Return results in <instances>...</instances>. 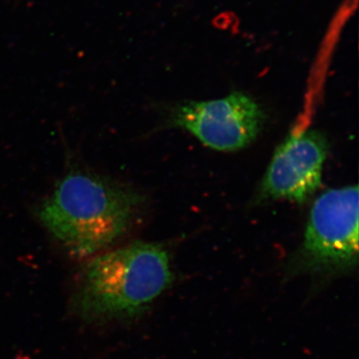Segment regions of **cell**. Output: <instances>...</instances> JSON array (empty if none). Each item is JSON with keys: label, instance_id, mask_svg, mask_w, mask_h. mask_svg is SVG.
Segmentation results:
<instances>
[{"label": "cell", "instance_id": "cell-1", "mask_svg": "<svg viewBox=\"0 0 359 359\" xmlns=\"http://www.w3.org/2000/svg\"><path fill=\"white\" fill-rule=\"evenodd\" d=\"M145 202L133 187L73 168L39 203L35 216L66 256L85 262L115 248L136 224Z\"/></svg>", "mask_w": 359, "mask_h": 359}, {"label": "cell", "instance_id": "cell-2", "mask_svg": "<svg viewBox=\"0 0 359 359\" xmlns=\"http://www.w3.org/2000/svg\"><path fill=\"white\" fill-rule=\"evenodd\" d=\"M83 264L73 283L69 309L87 325L140 318L173 282L169 252L157 243L112 248Z\"/></svg>", "mask_w": 359, "mask_h": 359}, {"label": "cell", "instance_id": "cell-3", "mask_svg": "<svg viewBox=\"0 0 359 359\" xmlns=\"http://www.w3.org/2000/svg\"><path fill=\"white\" fill-rule=\"evenodd\" d=\"M358 187L321 194L309 212L304 241L290 262L289 273L342 275L358 263Z\"/></svg>", "mask_w": 359, "mask_h": 359}, {"label": "cell", "instance_id": "cell-4", "mask_svg": "<svg viewBox=\"0 0 359 359\" xmlns=\"http://www.w3.org/2000/svg\"><path fill=\"white\" fill-rule=\"evenodd\" d=\"M266 113L243 92L216 100L185 103L171 110L169 123L188 131L207 147L233 152L249 146L263 129Z\"/></svg>", "mask_w": 359, "mask_h": 359}, {"label": "cell", "instance_id": "cell-5", "mask_svg": "<svg viewBox=\"0 0 359 359\" xmlns=\"http://www.w3.org/2000/svg\"><path fill=\"white\" fill-rule=\"evenodd\" d=\"M327 154L328 142L320 131L290 135L275 151L256 200L306 202L321 185Z\"/></svg>", "mask_w": 359, "mask_h": 359}]
</instances>
